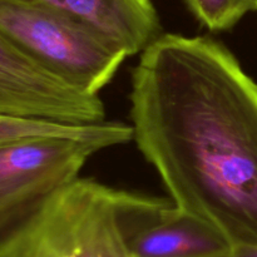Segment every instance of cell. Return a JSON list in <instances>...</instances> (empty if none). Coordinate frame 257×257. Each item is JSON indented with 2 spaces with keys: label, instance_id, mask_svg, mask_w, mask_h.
Here are the masks:
<instances>
[{
  "label": "cell",
  "instance_id": "6da1fadb",
  "mask_svg": "<svg viewBox=\"0 0 257 257\" xmlns=\"http://www.w3.org/2000/svg\"><path fill=\"white\" fill-rule=\"evenodd\" d=\"M133 141L180 210L257 246V83L217 40L166 33L131 82Z\"/></svg>",
  "mask_w": 257,
  "mask_h": 257
},
{
  "label": "cell",
  "instance_id": "7a4b0ae2",
  "mask_svg": "<svg viewBox=\"0 0 257 257\" xmlns=\"http://www.w3.org/2000/svg\"><path fill=\"white\" fill-rule=\"evenodd\" d=\"M133 141L132 125L104 120L84 137H42L0 146V257L85 163Z\"/></svg>",
  "mask_w": 257,
  "mask_h": 257
},
{
  "label": "cell",
  "instance_id": "3957f363",
  "mask_svg": "<svg viewBox=\"0 0 257 257\" xmlns=\"http://www.w3.org/2000/svg\"><path fill=\"white\" fill-rule=\"evenodd\" d=\"M128 195L78 177L44 206L2 257H130L123 226Z\"/></svg>",
  "mask_w": 257,
  "mask_h": 257
},
{
  "label": "cell",
  "instance_id": "277c9868",
  "mask_svg": "<svg viewBox=\"0 0 257 257\" xmlns=\"http://www.w3.org/2000/svg\"><path fill=\"white\" fill-rule=\"evenodd\" d=\"M0 32L55 75L92 94L112 82L128 57L45 0H0Z\"/></svg>",
  "mask_w": 257,
  "mask_h": 257
},
{
  "label": "cell",
  "instance_id": "5b68a950",
  "mask_svg": "<svg viewBox=\"0 0 257 257\" xmlns=\"http://www.w3.org/2000/svg\"><path fill=\"white\" fill-rule=\"evenodd\" d=\"M0 113L67 124L105 120L99 94L65 82L0 32Z\"/></svg>",
  "mask_w": 257,
  "mask_h": 257
},
{
  "label": "cell",
  "instance_id": "8992f818",
  "mask_svg": "<svg viewBox=\"0 0 257 257\" xmlns=\"http://www.w3.org/2000/svg\"><path fill=\"white\" fill-rule=\"evenodd\" d=\"M130 257H228L230 241L172 201L130 192L123 213Z\"/></svg>",
  "mask_w": 257,
  "mask_h": 257
},
{
  "label": "cell",
  "instance_id": "52a82bcc",
  "mask_svg": "<svg viewBox=\"0 0 257 257\" xmlns=\"http://www.w3.org/2000/svg\"><path fill=\"white\" fill-rule=\"evenodd\" d=\"M87 24L128 57L142 53L161 35L151 0H45Z\"/></svg>",
  "mask_w": 257,
  "mask_h": 257
},
{
  "label": "cell",
  "instance_id": "ba28073f",
  "mask_svg": "<svg viewBox=\"0 0 257 257\" xmlns=\"http://www.w3.org/2000/svg\"><path fill=\"white\" fill-rule=\"evenodd\" d=\"M102 123L67 124L0 113V146L42 137H84L98 131Z\"/></svg>",
  "mask_w": 257,
  "mask_h": 257
},
{
  "label": "cell",
  "instance_id": "9c48e42d",
  "mask_svg": "<svg viewBox=\"0 0 257 257\" xmlns=\"http://www.w3.org/2000/svg\"><path fill=\"white\" fill-rule=\"evenodd\" d=\"M193 17L211 32L235 27L250 10L251 0H183Z\"/></svg>",
  "mask_w": 257,
  "mask_h": 257
},
{
  "label": "cell",
  "instance_id": "30bf717a",
  "mask_svg": "<svg viewBox=\"0 0 257 257\" xmlns=\"http://www.w3.org/2000/svg\"><path fill=\"white\" fill-rule=\"evenodd\" d=\"M228 257H257V246H232V250H231V253Z\"/></svg>",
  "mask_w": 257,
  "mask_h": 257
},
{
  "label": "cell",
  "instance_id": "8fae6325",
  "mask_svg": "<svg viewBox=\"0 0 257 257\" xmlns=\"http://www.w3.org/2000/svg\"><path fill=\"white\" fill-rule=\"evenodd\" d=\"M251 2H252V10L257 12V0H251Z\"/></svg>",
  "mask_w": 257,
  "mask_h": 257
}]
</instances>
